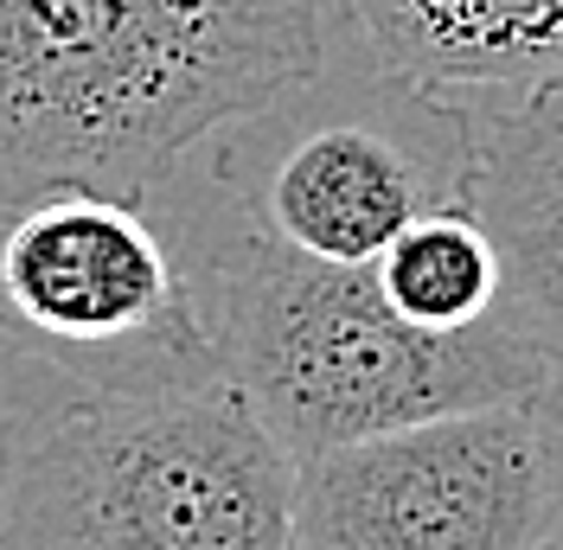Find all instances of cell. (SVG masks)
Instances as JSON below:
<instances>
[{
  "mask_svg": "<svg viewBox=\"0 0 563 550\" xmlns=\"http://www.w3.org/2000/svg\"><path fill=\"white\" fill-rule=\"evenodd\" d=\"M320 65V0H0V211L38 193L141 206Z\"/></svg>",
  "mask_w": 563,
  "mask_h": 550,
  "instance_id": "obj_1",
  "label": "cell"
},
{
  "mask_svg": "<svg viewBox=\"0 0 563 550\" xmlns=\"http://www.w3.org/2000/svg\"><path fill=\"white\" fill-rule=\"evenodd\" d=\"M206 340L218 378L295 461L435 416L531 404L558 359L506 314L474 333H422L372 270L314 263L250 224L218 263Z\"/></svg>",
  "mask_w": 563,
  "mask_h": 550,
  "instance_id": "obj_2",
  "label": "cell"
},
{
  "mask_svg": "<svg viewBox=\"0 0 563 550\" xmlns=\"http://www.w3.org/2000/svg\"><path fill=\"white\" fill-rule=\"evenodd\" d=\"M0 550H295V454L224 378L77 384L13 436Z\"/></svg>",
  "mask_w": 563,
  "mask_h": 550,
  "instance_id": "obj_3",
  "label": "cell"
},
{
  "mask_svg": "<svg viewBox=\"0 0 563 550\" xmlns=\"http://www.w3.org/2000/svg\"><path fill=\"white\" fill-rule=\"evenodd\" d=\"M0 333L84 391L218 378L199 295L129 199L38 193L0 211Z\"/></svg>",
  "mask_w": 563,
  "mask_h": 550,
  "instance_id": "obj_4",
  "label": "cell"
},
{
  "mask_svg": "<svg viewBox=\"0 0 563 550\" xmlns=\"http://www.w3.org/2000/svg\"><path fill=\"white\" fill-rule=\"evenodd\" d=\"M544 448L531 404L435 416L295 461V550H538Z\"/></svg>",
  "mask_w": 563,
  "mask_h": 550,
  "instance_id": "obj_5",
  "label": "cell"
},
{
  "mask_svg": "<svg viewBox=\"0 0 563 550\" xmlns=\"http://www.w3.org/2000/svg\"><path fill=\"white\" fill-rule=\"evenodd\" d=\"M467 179V109L455 97V116L435 141H404L385 116L320 122L282 147V161L256 186V224L288 250L372 270L390 250V238L435 206H461Z\"/></svg>",
  "mask_w": 563,
  "mask_h": 550,
  "instance_id": "obj_6",
  "label": "cell"
},
{
  "mask_svg": "<svg viewBox=\"0 0 563 550\" xmlns=\"http://www.w3.org/2000/svg\"><path fill=\"white\" fill-rule=\"evenodd\" d=\"M467 109L461 206L506 263V320L563 365V77Z\"/></svg>",
  "mask_w": 563,
  "mask_h": 550,
  "instance_id": "obj_7",
  "label": "cell"
},
{
  "mask_svg": "<svg viewBox=\"0 0 563 550\" xmlns=\"http://www.w3.org/2000/svg\"><path fill=\"white\" fill-rule=\"evenodd\" d=\"M385 84L422 97L538 90L563 77V0H346Z\"/></svg>",
  "mask_w": 563,
  "mask_h": 550,
  "instance_id": "obj_8",
  "label": "cell"
},
{
  "mask_svg": "<svg viewBox=\"0 0 563 550\" xmlns=\"http://www.w3.org/2000/svg\"><path fill=\"white\" fill-rule=\"evenodd\" d=\"M378 295L422 333H474L506 314V263L467 206L410 218L372 263Z\"/></svg>",
  "mask_w": 563,
  "mask_h": 550,
  "instance_id": "obj_9",
  "label": "cell"
},
{
  "mask_svg": "<svg viewBox=\"0 0 563 550\" xmlns=\"http://www.w3.org/2000/svg\"><path fill=\"white\" fill-rule=\"evenodd\" d=\"M531 422H538V448H544V544L538 550H563V365L538 384Z\"/></svg>",
  "mask_w": 563,
  "mask_h": 550,
  "instance_id": "obj_10",
  "label": "cell"
},
{
  "mask_svg": "<svg viewBox=\"0 0 563 550\" xmlns=\"http://www.w3.org/2000/svg\"><path fill=\"white\" fill-rule=\"evenodd\" d=\"M7 468H13V416L0 404V486H7Z\"/></svg>",
  "mask_w": 563,
  "mask_h": 550,
  "instance_id": "obj_11",
  "label": "cell"
}]
</instances>
